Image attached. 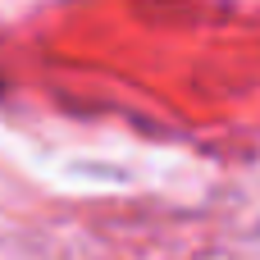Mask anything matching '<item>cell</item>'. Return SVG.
I'll return each instance as SVG.
<instances>
[]
</instances>
